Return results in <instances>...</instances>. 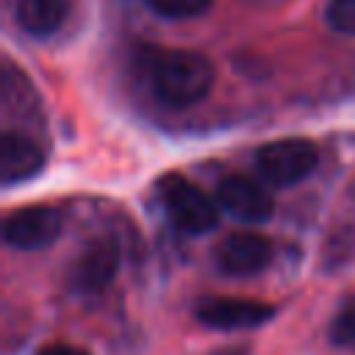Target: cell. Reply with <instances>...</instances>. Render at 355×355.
Here are the masks:
<instances>
[{"instance_id":"6da1fadb","label":"cell","mask_w":355,"mask_h":355,"mask_svg":"<svg viewBox=\"0 0 355 355\" xmlns=\"http://www.w3.org/2000/svg\"><path fill=\"white\" fill-rule=\"evenodd\" d=\"M153 94L169 108H189L200 103L214 86V64L191 50L161 53L150 72Z\"/></svg>"},{"instance_id":"7a4b0ae2","label":"cell","mask_w":355,"mask_h":355,"mask_svg":"<svg viewBox=\"0 0 355 355\" xmlns=\"http://www.w3.org/2000/svg\"><path fill=\"white\" fill-rule=\"evenodd\" d=\"M158 197H161V205H164L169 222L178 230L189 233V236L208 233L219 222V205H216V200H208L183 175H166L158 183Z\"/></svg>"},{"instance_id":"3957f363","label":"cell","mask_w":355,"mask_h":355,"mask_svg":"<svg viewBox=\"0 0 355 355\" xmlns=\"http://www.w3.org/2000/svg\"><path fill=\"white\" fill-rule=\"evenodd\" d=\"M319 155L308 139H277L255 153V169L269 186H294L308 178Z\"/></svg>"},{"instance_id":"277c9868","label":"cell","mask_w":355,"mask_h":355,"mask_svg":"<svg viewBox=\"0 0 355 355\" xmlns=\"http://www.w3.org/2000/svg\"><path fill=\"white\" fill-rule=\"evenodd\" d=\"M61 211L53 205H28L14 211L3 225V239L14 250L50 247L61 233Z\"/></svg>"},{"instance_id":"5b68a950","label":"cell","mask_w":355,"mask_h":355,"mask_svg":"<svg viewBox=\"0 0 355 355\" xmlns=\"http://www.w3.org/2000/svg\"><path fill=\"white\" fill-rule=\"evenodd\" d=\"M216 205L227 216L247 225H261L275 211V202L266 194V189L258 180L244 175H230L216 186Z\"/></svg>"},{"instance_id":"8992f818","label":"cell","mask_w":355,"mask_h":355,"mask_svg":"<svg viewBox=\"0 0 355 355\" xmlns=\"http://www.w3.org/2000/svg\"><path fill=\"white\" fill-rule=\"evenodd\" d=\"M197 319L216 330H244L258 327L272 319L275 308L258 300H241V297H205L194 308Z\"/></svg>"},{"instance_id":"52a82bcc","label":"cell","mask_w":355,"mask_h":355,"mask_svg":"<svg viewBox=\"0 0 355 355\" xmlns=\"http://www.w3.org/2000/svg\"><path fill=\"white\" fill-rule=\"evenodd\" d=\"M272 258V241L261 233H230L216 250L214 261L222 275L230 277H250L258 275Z\"/></svg>"},{"instance_id":"ba28073f","label":"cell","mask_w":355,"mask_h":355,"mask_svg":"<svg viewBox=\"0 0 355 355\" xmlns=\"http://www.w3.org/2000/svg\"><path fill=\"white\" fill-rule=\"evenodd\" d=\"M116 269H119V247H116V241L114 239H94L75 258L69 283H72L75 291L97 294L114 280Z\"/></svg>"},{"instance_id":"9c48e42d","label":"cell","mask_w":355,"mask_h":355,"mask_svg":"<svg viewBox=\"0 0 355 355\" xmlns=\"http://www.w3.org/2000/svg\"><path fill=\"white\" fill-rule=\"evenodd\" d=\"M44 166V150L22 130H6L0 136V178L3 183H19L33 178Z\"/></svg>"},{"instance_id":"30bf717a","label":"cell","mask_w":355,"mask_h":355,"mask_svg":"<svg viewBox=\"0 0 355 355\" xmlns=\"http://www.w3.org/2000/svg\"><path fill=\"white\" fill-rule=\"evenodd\" d=\"M67 17V0H17V22L31 36H50Z\"/></svg>"},{"instance_id":"8fae6325","label":"cell","mask_w":355,"mask_h":355,"mask_svg":"<svg viewBox=\"0 0 355 355\" xmlns=\"http://www.w3.org/2000/svg\"><path fill=\"white\" fill-rule=\"evenodd\" d=\"M147 6L166 19H191L208 11L211 0H147Z\"/></svg>"},{"instance_id":"7c38bea8","label":"cell","mask_w":355,"mask_h":355,"mask_svg":"<svg viewBox=\"0 0 355 355\" xmlns=\"http://www.w3.org/2000/svg\"><path fill=\"white\" fill-rule=\"evenodd\" d=\"M330 338H333V344H338V347L355 349V297H349V300L338 308V313H336V319H333V324H330Z\"/></svg>"},{"instance_id":"4fadbf2b","label":"cell","mask_w":355,"mask_h":355,"mask_svg":"<svg viewBox=\"0 0 355 355\" xmlns=\"http://www.w3.org/2000/svg\"><path fill=\"white\" fill-rule=\"evenodd\" d=\"M327 25L338 33H355V0H327Z\"/></svg>"},{"instance_id":"5bb4252c","label":"cell","mask_w":355,"mask_h":355,"mask_svg":"<svg viewBox=\"0 0 355 355\" xmlns=\"http://www.w3.org/2000/svg\"><path fill=\"white\" fill-rule=\"evenodd\" d=\"M36 355H89V352L80 347H72V344H47Z\"/></svg>"},{"instance_id":"9a60e30c","label":"cell","mask_w":355,"mask_h":355,"mask_svg":"<svg viewBox=\"0 0 355 355\" xmlns=\"http://www.w3.org/2000/svg\"><path fill=\"white\" fill-rule=\"evenodd\" d=\"M211 355H247V349L244 347H225V349H216Z\"/></svg>"}]
</instances>
